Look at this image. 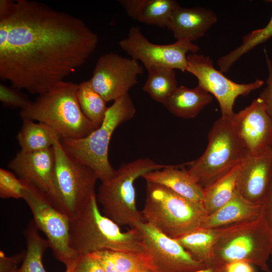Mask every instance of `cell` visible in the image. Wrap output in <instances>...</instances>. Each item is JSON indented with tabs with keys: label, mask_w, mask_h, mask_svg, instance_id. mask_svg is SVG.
Wrapping results in <instances>:
<instances>
[{
	"label": "cell",
	"mask_w": 272,
	"mask_h": 272,
	"mask_svg": "<svg viewBox=\"0 0 272 272\" xmlns=\"http://www.w3.org/2000/svg\"><path fill=\"white\" fill-rule=\"evenodd\" d=\"M97 35L78 17L31 0L0 1V79L42 95L95 51Z\"/></svg>",
	"instance_id": "cell-1"
},
{
	"label": "cell",
	"mask_w": 272,
	"mask_h": 272,
	"mask_svg": "<svg viewBox=\"0 0 272 272\" xmlns=\"http://www.w3.org/2000/svg\"><path fill=\"white\" fill-rule=\"evenodd\" d=\"M70 240L71 247L79 257L103 250L147 251L137 229L122 232L117 224L101 212L96 195L70 220Z\"/></svg>",
	"instance_id": "cell-2"
},
{
	"label": "cell",
	"mask_w": 272,
	"mask_h": 272,
	"mask_svg": "<svg viewBox=\"0 0 272 272\" xmlns=\"http://www.w3.org/2000/svg\"><path fill=\"white\" fill-rule=\"evenodd\" d=\"M78 89V84L75 83L59 82L20 110L19 115L22 120L30 119L48 125L61 139L85 137L97 128L81 110Z\"/></svg>",
	"instance_id": "cell-3"
},
{
	"label": "cell",
	"mask_w": 272,
	"mask_h": 272,
	"mask_svg": "<svg viewBox=\"0 0 272 272\" xmlns=\"http://www.w3.org/2000/svg\"><path fill=\"white\" fill-rule=\"evenodd\" d=\"M143 221L177 239L200 228L207 213L202 202L193 201L162 185L147 182L142 211Z\"/></svg>",
	"instance_id": "cell-4"
},
{
	"label": "cell",
	"mask_w": 272,
	"mask_h": 272,
	"mask_svg": "<svg viewBox=\"0 0 272 272\" xmlns=\"http://www.w3.org/2000/svg\"><path fill=\"white\" fill-rule=\"evenodd\" d=\"M166 166L149 158L122 164L109 179L101 182L96 193L103 214L119 226L127 225L131 228L144 222L137 207L134 181L148 172Z\"/></svg>",
	"instance_id": "cell-5"
},
{
	"label": "cell",
	"mask_w": 272,
	"mask_h": 272,
	"mask_svg": "<svg viewBox=\"0 0 272 272\" xmlns=\"http://www.w3.org/2000/svg\"><path fill=\"white\" fill-rule=\"evenodd\" d=\"M136 109L128 93L114 101L101 125L88 135L80 139H61L66 152L91 168L101 182L109 179L115 170L108 159L112 135L121 123L130 119Z\"/></svg>",
	"instance_id": "cell-6"
},
{
	"label": "cell",
	"mask_w": 272,
	"mask_h": 272,
	"mask_svg": "<svg viewBox=\"0 0 272 272\" xmlns=\"http://www.w3.org/2000/svg\"><path fill=\"white\" fill-rule=\"evenodd\" d=\"M271 253L272 232L261 214L254 220L224 228L213 247L212 266L224 268L229 262L242 260L269 272Z\"/></svg>",
	"instance_id": "cell-7"
},
{
	"label": "cell",
	"mask_w": 272,
	"mask_h": 272,
	"mask_svg": "<svg viewBox=\"0 0 272 272\" xmlns=\"http://www.w3.org/2000/svg\"><path fill=\"white\" fill-rule=\"evenodd\" d=\"M53 149L55 155L53 195L54 206L70 220L74 218L96 195L99 179L89 167L76 160L57 139Z\"/></svg>",
	"instance_id": "cell-8"
},
{
	"label": "cell",
	"mask_w": 272,
	"mask_h": 272,
	"mask_svg": "<svg viewBox=\"0 0 272 272\" xmlns=\"http://www.w3.org/2000/svg\"><path fill=\"white\" fill-rule=\"evenodd\" d=\"M245 153L232 120L221 116L209 132L203 154L185 165L191 177L204 188L240 164Z\"/></svg>",
	"instance_id": "cell-9"
},
{
	"label": "cell",
	"mask_w": 272,
	"mask_h": 272,
	"mask_svg": "<svg viewBox=\"0 0 272 272\" xmlns=\"http://www.w3.org/2000/svg\"><path fill=\"white\" fill-rule=\"evenodd\" d=\"M22 198L32 212L36 227L45 235L54 257L65 266L76 261L79 256L70 246V219L54 206L47 194L30 183L26 182Z\"/></svg>",
	"instance_id": "cell-10"
},
{
	"label": "cell",
	"mask_w": 272,
	"mask_h": 272,
	"mask_svg": "<svg viewBox=\"0 0 272 272\" xmlns=\"http://www.w3.org/2000/svg\"><path fill=\"white\" fill-rule=\"evenodd\" d=\"M187 59L186 71L197 79L199 86L217 99L223 118L232 120L235 114L233 107L236 98L240 96H247L264 84L263 81L258 79L250 83L234 82L215 68L209 56L191 53L187 55Z\"/></svg>",
	"instance_id": "cell-11"
},
{
	"label": "cell",
	"mask_w": 272,
	"mask_h": 272,
	"mask_svg": "<svg viewBox=\"0 0 272 272\" xmlns=\"http://www.w3.org/2000/svg\"><path fill=\"white\" fill-rule=\"evenodd\" d=\"M119 44L131 58L142 62L146 69L160 66L182 72L187 70V53H196L199 49L193 42L182 39L170 44L153 43L137 26H132L127 36L120 40Z\"/></svg>",
	"instance_id": "cell-12"
},
{
	"label": "cell",
	"mask_w": 272,
	"mask_h": 272,
	"mask_svg": "<svg viewBox=\"0 0 272 272\" xmlns=\"http://www.w3.org/2000/svg\"><path fill=\"white\" fill-rule=\"evenodd\" d=\"M143 72L138 60L109 52L98 58L89 81L107 102L114 101L128 93Z\"/></svg>",
	"instance_id": "cell-13"
},
{
	"label": "cell",
	"mask_w": 272,
	"mask_h": 272,
	"mask_svg": "<svg viewBox=\"0 0 272 272\" xmlns=\"http://www.w3.org/2000/svg\"><path fill=\"white\" fill-rule=\"evenodd\" d=\"M140 233L144 246L160 272H194L208 267L194 259L174 239L150 224L141 222L133 228Z\"/></svg>",
	"instance_id": "cell-14"
},
{
	"label": "cell",
	"mask_w": 272,
	"mask_h": 272,
	"mask_svg": "<svg viewBox=\"0 0 272 272\" xmlns=\"http://www.w3.org/2000/svg\"><path fill=\"white\" fill-rule=\"evenodd\" d=\"M232 121L247 153L258 154L272 147V120L260 97L235 113Z\"/></svg>",
	"instance_id": "cell-15"
},
{
	"label": "cell",
	"mask_w": 272,
	"mask_h": 272,
	"mask_svg": "<svg viewBox=\"0 0 272 272\" xmlns=\"http://www.w3.org/2000/svg\"><path fill=\"white\" fill-rule=\"evenodd\" d=\"M272 175V147L252 155L246 152L240 164L236 190L246 199L262 203Z\"/></svg>",
	"instance_id": "cell-16"
},
{
	"label": "cell",
	"mask_w": 272,
	"mask_h": 272,
	"mask_svg": "<svg viewBox=\"0 0 272 272\" xmlns=\"http://www.w3.org/2000/svg\"><path fill=\"white\" fill-rule=\"evenodd\" d=\"M8 166L19 178L34 185L51 200L53 195L55 169L53 147L34 152L20 150Z\"/></svg>",
	"instance_id": "cell-17"
},
{
	"label": "cell",
	"mask_w": 272,
	"mask_h": 272,
	"mask_svg": "<svg viewBox=\"0 0 272 272\" xmlns=\"http://www.w3.org/2000/svg\"><path fill=\"white\" fill-rule=\"evenodd\" d=\"M217 20L216 14L212 10L179 6L172 14L166 28L177 40L193 42L202 37Z\"/></svg>",
	"instance_id": "cell-18"
},
{
	"label": "cell",
	"mask_w": 272,
	"mask_h": 272,
	"mask_svg": "<svg viewBox=\"0 0 272 272\" xmlns=\"http://www.w3.org/2000/svg\"><path fill=\"white\" fill-rule=\"evenodd\" d=\"M262 203L250 201L236 190L231 199L214 213L207 215L200 228H221L258 218Z\"/></svg>",
	"instance_id": "cell-19"
},
{
	"label": "cell",
	"mask_w": 272,
	"mask_h": 272,
	"mask_svg": "<svg viewBox=\"0 0 272 272\" xmlns=\"http://www.w3.org/2000/svg\"><path fill=\"white\" fill-rule=\"evenodd\" d=\"M142 177L146 182L165 186L189 200L202 201L203 188L191 177L184 164L167 165L163 169L148 172Z\"/></svg>",
	"instance_id": "cell-20"
},
{
	"label": "cell",
	"mask_w": 272,
	"mask_h": 272,
	"mask_svg": "<svg viewBox=\"0 0 272 272\" xmlns=\"http://www.w3.org/2000/svg\"><path fill=\"white\" fill-rule=\"evenodd\" d=\"M127 16L140 22L167 27L170 17L180 5L175 0H121Z\"/></svg>",
	"instance_id": "cell-21"
},
{
	"label": "cell",
	"mask_w": 272,
	"mask_h": 272,
	"mask_svg": "<svg viewBox=\"0 0 272 272\" xmlns=\"http://www.w3.org/2000/svg\"><path fill=\"white\" fill-rule=\"evenodd\" d=\"M212 100V95L198 85L192 89L180 86L163 104L174 116L192 118Z\"/></svg>",
	"instance_id": "cell-22"
},
{
	"label": "cell",
	"mask_w": 272,
	"mask_h": 272,
	"mask_svg": "<svg viewBox=\"0 0 272 272\" xmlns=\"http://www.w3.org/2000/svg\"><path fill=\"white\" fill-rule=\"evenodd\" d=\"M224 228H198L175 240L194 259L209 267L212 266L213 247Z\"/></svg>",
	"instance_id": "cell-23"
},
{
	"label": "cell",
	"mask_w": 272,
	"mask_h": 272,
	"mask_svg": "<svg viewBox=\"0 0 272 272\" xmlns=\"http://www.w3.org/2000/svg\"><path fill=\"white\" fill-rule=\"evenodd\" d=\"M16 138L21 151L34 152L52 148L55 141L60 138L48 125L25 119H22V125Z\"/></svg>",
	"instance_id": "cell-24"
},
{
	"label": "cell",
	"mask_w": 272,
	"mask_h": 272,
	"mask_svg": "<svg viewBox=\"0 0 272 272\" xmlns=\"http://www.w3.org/2000/svg\"><path fill=\"white\" fill-rule=\"evenodd\" d=\"M240 164L203 188L202 204L210 215L226 203L236 191Z\"/></svg>",
	"instance_id": "cell-25"
},
{
	"label": "cell",
	"mask_w": 272,
	"mask_h": 272,
	"mask_svg": "<svg viewBox=\"0 0 272 272\" xmlns=\"http://www.w3.org/2000/svg\"><path fill=\"white\" fill-rule=\"evenodd\" d=\"M26 250L22 263L14 272H47L43 264V256L49 247L46 240L41 236L33 220L24 231Z\"/></svg>",
	"instance_id": "cell-26"
},
{
	"label": "cell",
	"mask_w": 272,
	"mask_h": 272,
	"mask_svg": "<svg viewBox=\"0 0 272 272\" xmlns=\"http://www.w3.org/2000/svg\"><path fill=\"white\" fill-rule=\"evenodd\" d=\"M146 70L148 77L143 90L153 100L163 104L178 87L175 70L160 66Z\"/></svg>",
	"instance_id": "cell-27"
},
{
	"label": "cell",
	"mask_w": 272,
	"mask_h": 272,
	"mask_svg": "<svg viewBox=\"0 0 272 272\" xmlns=\"http://www.w3.org/2000/svg\"><path fill=\"white\" fill-rule=\"evenodd\" d=\"M77 97L84 114L96 128L98 127L108 109L107 102L94 89L89 80L78 84Z\"/></svg>",
	"instance_id": "cell-28"
},
{
	"label": "cell",
	"mask_w": 272,
	"mask_h": 272,
	"mask_svg": "<svg viewBox=\"0 0 272 272\" xmlns=\"http://www.w3.org/2000/svg\"><path fill=\"white\" fill-rule=\"evenodd\" d=\"M272 4V0L266 1ZM272 37V16L263 28L252 31L244 35L242 44L229 53L220 57L217 61L220 71L227 72L231 66L242 55L250 51L255 46L263 43Z\"/></svg>",
	"instance_id": "cell-29"
},
{
	"label": "cell",
	"mask_w": 272,
	"mask_h": 272,
	"mask_svg": "<svg viewBox=\"0 0 272 272\" xmlns=\"http://www.w3.org/2000/svg\"><path fill=\"white\" fill-rule=\"evenodd\" d=\"M118 272H140L157 269L148 251L127 253L111 251Z\"/></svg>",
	"instance_id": "cell-30"
},
{
	"label": "cell",
	"mask_w": 272,
	"mask_h": 272,
	"mask_svg": "<svg viewBox=\"0 0 272 272\" xmlns=\"http://www.w3.org/2000/svg\"><path fill=\"white\" fill-rule=\"evenodd\" d=\"M26 182L14 172L0 168V197L2 198H23Z\"/></svg>",
	"instance_id": "cell-31"
},
{
	"label": "cell",
	"mask_w": 272,
	"mask_h": 272,
	"mask_svg": "<svg viewBox=\"0 0 272 272\" xmlns=\"http://www.w3.org/2000/svg\"><path fill=\"white\" fill-rule=\"evenodd\" d=\"M0 101L6 107L21 110L28 107L32 102L20 90L2 83L0 84Z\"/></svg>",
	"instance_id": "cell-32"
},
{
	"label": "cell",
	"mask_w": 272,
	"mask_h": 272,
	"mask_svg": "<svg viewBox=\"0 0 272 272\" xmlns=\"http://www.w3.org/2000/svg\"><path fill=\"white\" fill-rule=\"evenodd\" d=\"M264 53L268 70V77L266 81V86L263 89L259 97L262 100L266 110L272 120V63L265 49Z\"/></svg>",
	"instance_id": "cell-33"
},
{
	"label": "cell",
	"mask_w": 272,
	"mask_h": 272,
	"mask_svg": "<svg viewBox=\"0 0 272 272\" xmlns=\"http://www.w3.org/2000/svg\"><path fill=\"white\" fill-rule=\"evenodd\" d=\"M74 272H105L101 264L93 253L79 256Z\"/></svg>",
	"instance_id": "cell-34"
},
{
	"label": "cell",
	"mask_w": 272,
	"mask_h": 272,
	"mask_svg": "<svg viewBox=\"0 0 272 272\" xmlns=\"http://www.w3.org/2000/svg\"><path fill=\"white\" fill-rule=\"evenodd\" d=\"M26 250L12 256H6L3 251H0V272H14L23 261Z\"/></svg>",
	"instance_id": "cell-35"
},
{
	"label": "cell",
	"mask_w": 272,
	"mask_h": 272,
	"mask_svg": "<svg viewBox=\"0 0 272 272\" xmlns=\"http://www.w3.org/2000/svg\"><path fill=\"white\" fill-rule=\"evenodd\" d=\"M92 253L97 258L105 272H118L111 251L103 250Z\"/></svg>",
	"instance_id": "cell-36"
},
{
	"label": "cell",
	"mask_w": 272,
	"mask_h": 272,
	"mask_svg": "<svg viewBox=\"0 0 272 272\" xmlns=\"http://www.w3.org/2000/svg\"><path fill=\"white\" fill-rule=\"evenodd\" d=\"M262 214L272 232V175L267 192L262 202Z\"/></svg>",
	"instance_id": "cell-37"
},
{
	"label": "cell",
	"mask_w": 272,
	"mask_h": 272,
	"mask_svg": "<svg viewBox=\"0 0 272 272\" xmlns=\"http://www.w3.org/2000/svg\"><path fill=\"white\" fill-rule=\"evenodd\" d=\"M224 272H254L252 264L242 260L234 261L226 264Z\"/></svg>",
	"instance_id": "cell-38"
},
{
	"label": "cell",
	"mask_w": 272,
	"mask_h": 272,
	"mask_svg": "<svg viewBox=\"0 0 272 272\" xmlns=\"http://www.w3.org/2000/svg\"><path fill=\"white\" fill-rule=\"evenodd\" d=\"M224 268L220 266H212L194 272H224Z\"/></svg>",
	"instance_id": "cell-39"
},
{
	"label": "cell",
	"mask_w": 272,
	"mask_h": 272,
	"mask_svg": "<svg viewBox=\"0 0 272 272\" xmlns=\"http://www.w3.org/2000/svg\"><path fill=\"white\" fill-rule=\"evenodd\" d=\"M77 260L69 265L66 266V269L64 272H74Z\"/></svg>",
	"instance_id": "cell-40"
},
{
	"label": "cell",
	"mask_w": 272,
	"mask_h": 272,
	"mask_svg": "<svg viewBox=\"0 0 272 272\" xmlns=\"http://www.w3.org/2000/svg\"><path fill=\"white\" fill-rule=\"evenodd\" d=\"M140 272H160L157 269H152V270H145L143 271H140Z\"/></svg>",
	"instance_id": "cell-41"
}]
</instances>
